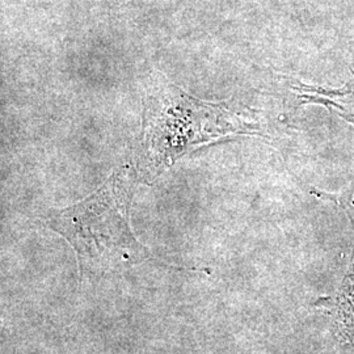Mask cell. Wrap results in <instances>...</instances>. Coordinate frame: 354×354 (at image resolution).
<instances>
[{"label": "cell", "instance_id": "1", "mask_svg": "<svg viewBox=\"0 0 354 354\" xmlns=\"http://www.w3.org/2000/svg\"><path fill=\"white\" fill-rule=\"evenodd\" d=\"M137 181L136 169L122 165L86 200L46 218V225L74 248L80 274L151 260L130 227Z\"/></svg>", "mask_w": 354, "mask_h": 354}, {"label": "cell", "instance_id": "2", "mask_svg": "<svg viewBox=\"0 0 354 354\" xmlns=\"http://www.w3.org/2000/svg\"><path fill=\"white\" fill-rule=\"evenodd\" d=\"M245 115L192 97L165 79L153 83L145 111L143 145L152 167L165 168L190 149L232 134L257 133Z\"/></svg>", "mask_w": 354, "mask_h": 354}, {"label": "cell", "instance_id": "3", "mask_svg": "<svg viewBox=\"0 0 354 354\" xmlns=\"http://www.w3.org/2000/svg\"><path fill=\"white\" fill-rule=\"evenodd\" d=\"M322 304L333 319L339 354H354V263L340 292Z\"/></svg>", "mask_w": 354, "mask_h": 354}, {"label": "cell", "instance_id": "4", "mask_svg": "<svg viewBox=\"0 0 354 354\" xmlns=\"http://www.w3.org/2000/svg\"><path fill=\"white\" fill-rule=\"evenodd\" d=\"M297 89L301 92L304 102L324 105L354 127V77L340 89L330 91L308 86H301Z\"/></svg>", "mask_w": 354, "mask_h": 354}]
</instances>
